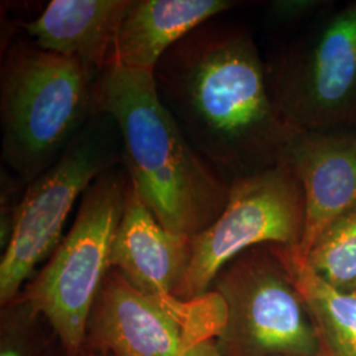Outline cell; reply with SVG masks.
<instances>
[{"instance_id": "17", "label": "cell", "mask_w": 356, "mask_h": 356, "mask_svg": "<svg viewBox=\"0 0 356 356\" xmlns=\"http://www.w3.org/2000/svg\"><path fill=\"white\" fill-rule=\"evenodd\" d=\"M326 4L323 0H276L268 7V17L276 24L296 23L316 16Z\"/></svg>"}, {"instance_id": "18", "label": "cell", "mask_w": 356, "mask_h": 356, "mask_svg": "<svg viewBox=\"0 0 356 356\" xmlns=\"http://www.w3.org/2000/svg\"><path fill=\"white\" fill-rule=\"evenodd\" d=\"M82 356H110L107 355V354H104V353H98V351H92V350H89V348H85V351H83V354Z\"/></svg>"}, {"instance_id": "5", "label": "cell", "mask_w": 356, "mask_h": 356, "mask_svg": "<svg viewBox=\"0 0 356 356\" xmlns=\"http://www.w3.org/2000/svg\"><path fill=\"white\" fill-rule=\"evenodd\" d=\"M266 65L272 98L296 129L356 128V0L322 8Z\"/></svg>"}, {"instance_id": "3", "label": "cell", "mask_w": 356, "mask_h": 356, "mask_svg": "<svg viewBox=\"0 0 356 356\" xmlns=\"http://www.w3.org/2000/svg\"><path fill=\"white\" fill-rule=\"evenodd\" d=\"M99 76L83 65L19 40L0 72L1 153L29 185L45 173L98 114Z\"/></svg>"}, {"instance_id": "6", "label": "cell", "mask_w": 356, "mask_h": 356, "mask_svg": "<svg viewBox=\"0 0 356 356\" xmlns=\"http://www.w3.org/2000/svg\"><path fill=\"white\" fill-rule=\"evenodd\" d=\"M123 161L114 119L92 116L61 157L28 185L0 261V301L15 302L35 268L61 243L66 219L90 185Z\"/></svg>"}, {"instance_id": "1", "label": "cell", "mask_w": 356, "mask_h": 356, "mask_svg": "<svg viewBox=\"0 0 356 356\" xmlns=\"http://www.w3.org/2000/svg\"><path fill=\"white\" fill-rule=\"evenodd\" d=\"M153 76L186 139L229 184L284 163L301 132L273 101L248 28L206 22L166 51Z\"/></svg>"}, {"instance_id": "15", "label": "cell", "mask_w": 356, "mask_h": 356, "mask_svg": "<svg viewBox=\"0 0 356 356\" xmlns=\"http://www.w3.org/2000/svg\"><path fill=\"white\" fill-rule=\"evenodd\" d=\"M302 261L334 289L356 294V206L323 229Z\"/></svg>"}, {"instance_id": "12", "label": "cell", "mask_w": 356, "mask_h": 356, "mask_svg": "<svg viewBox=\"0 0 356 356\" xmlns=\"http://www.w3.org/2000/svg\"><path fill=\"white\" fill-rule=\"evenodd\" d=\"M129 0H53L23 24L40 49L83 65L97 76L115 65L119 26Z\"/></svg>"}, {"instance_id": "11", "label": "cell", "mask_w": 356, "mask_h": 356, "mask_svg": "<svg viewBox=\"0 0 356 356\" xmlns=\"http://www.w3.org/2000/svg\"><path fill=\"white\" fill-rule=\"evenodd\" d=\"M191 236L165 229L129 181L124 213L115 234L110 267L138 291L175 296L191 264Z\"/></svg>"}, {"instance_id": "19", "label": "cell", "mask_w": 356, "mask_h": 356, "mask_svg": "<svg viewBox=\"0 0 356 356\" xmlns=\"http://www.w3.org/2000/svg\"><path fill=\"white\" fill-rule=\"evenodd\" d=\"M0 356H22L16 350H13V348H6V350H3L1 351V354Z\"/></svg>"}, {"instance_id": "9", "label": "cell", "mask_w": 356, "mask_h": 356, "mask_svg": "<svg viewBox=\"0 0 356 356\" xmlns=\"http://www.w3.org/2000/svg\"><path fill=\"white\" fill-rule=\"evenodd\" d=\"M305 229V193L286 161L229 184L216 222L191 238L193 252L175 297L193 300L211 289L219 272L259 245L297 247Z\"/></svg>"}, {"instance_id": "13", "label": "cell", "mask_w": 356, "mask_h": 356, "mask_svg": "<svg viewBox=\"0 0 356 356\" xmlns=\"http://www.w3.org/2000/svg\"><path fill=\"white\" fill-rule=\"evenodd\" d=\"M236 4L231 0H129L116 38L115 64L153 73L178 41Z\"/></svg>"}, {"instance_id": "4", "label": "cell", "mask_w": 356, "mask_h": 356, "mask_svg": "<svg viewBox=\"0 0 356 356\" xmlns=\"http://www.w3.org/2000/svg\"><path fill=\"white\" fill-rule=\"evenodd\" d=\"M127 170L111 169L83 193L74 223L15 302L49 322L67 356H82L91 310L110 267L124 213Z\"/></svg>"}, {"instance_id": "16", "label": "cell", "mask_w": 356, "mask_h": 356, "mask_svg": "<svg viewBox=\"0 0 356 356\" xmlns=\"http://www.w3.org/2000/svg\"><path fill=\"white\" fill-rule=\"evenodd\" d=\"M23 197H19V185L16 179L1 170V197H0V238L4 250L11 238L17 210Z\"/></svg>"}, {"instance_id": "14", "label": "cell", "mask_w": 356, "mask_h": 356, "mask_svg": "<svg viewBox=\"0 0 356 356\" xmlns=\"http://www.w3.org/2000/svg\"><path fill=\"white\" fill-rule=\"evenodd\" d=\"M301 294L318 335L321 356H356V294L334 289L292 247L270 245Z\"/></svg>"}, {"instance_id": "10", "label": "cell", "mask_w": 356, "mask_h": 356, "mask_svg": "<svg viewBox=\"0 0 356 356\" xmlns=\"http://www.w3.org/2000/svg\"><path fill=\"white\" fill-rule=\"evenodd\" d=\"M285 161L305 193V229L301 243L292 247L304 260L323 229L356 206V128L301 131Z\"/></svg>"}, {"instance_id": "2", "label": "cell", "mask_w": 356, "mask_h": 356, "mask_svg": "<svg viewBox=\"0 0 356 356\" xmlns=\"http://www.w3.org/2000/svg\"><path fill=\"white\" fill-rule=\"evenodd\" d=\"M97 104L114 119L129 181L156 219L191 238L209 229L229 202V184L186 139L152 72L113 65L98 79Z\"/></svg>"}, {"instance_id": "8", "label": "cell", "mask_w": 356, "mask_h": 356, "mask_svg": "<svg viewBox=\"0 0 356 356\" xmlns=\"http://www.w3.org/2000/svg\"><path fill=\"white\" fill-rule=\"evenodd\" d=\"M226 306L220 356H321L301 294L270 245L235 257L211 285Z\"/></svg>"}, {"instance_id": "7", "label": "cell", "mask_w": 356, "mask_h": 356, "mask_svg": "<svg viewBox=\"0 0 356 356\" xmlns=\"http://www.w3.org/2000/svg\"><path fill=\"white\" fill-rule=\"evenodd\" d=\"M222 297L151 296L110 269L95 300L86 347L110 356H220L216 339L226 322Z\"/></svg>"}]
</instances>
